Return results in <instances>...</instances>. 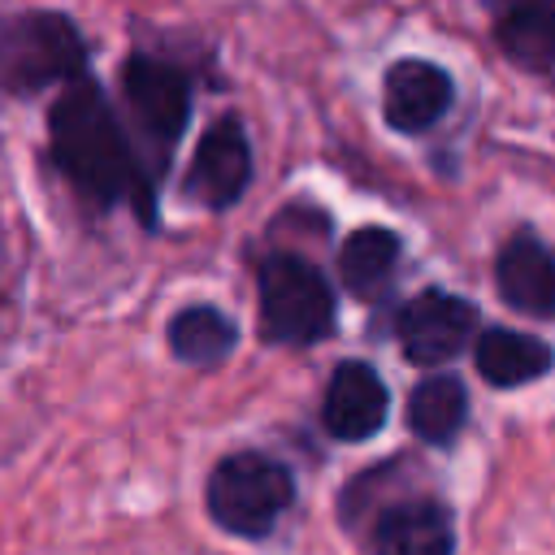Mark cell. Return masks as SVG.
I'll use <instances>...</instances> for the list:
<instances>
[{
	"label": "cell",
	"mask_w": 555,
	"mask_h": 555,
	"mask_svg": "<svg viewBox=\"0 0 555 555\" xmlns=\"http://www.w3.org/2000/svg\"><path fill=\"white\" fill-rule=\"evenodd\" d=\"M291 503H295V473L278 455L256 447L221 455L204 481V507L212 525L243 542L269 538L278 520L291 512Z\"/></svg>",
	"instance_id": "obj_4"
},
{
	"label": "cell",
	"mask_w": 555,
	"mask_h": 555,
	"mask_svg": "<svg viewBox=\"0 0 555 555\" xmlns=\"http://www.w3.org/2000/svg\"><path fill=\"white\" fill-rule=\"evenodd\" d=\"M490 35L499 56H507L516 69L555 82V0L494 9Z\"/></svg>",
	"instance_id": "obj_13"
},
{
	"label": "cell",
	"mask_w": 555,
	"mask_h": 555,
	"mask_svg": "<svg viewBox=\"0 0 555 555\" xmlns=\"http://www.w3.org/2000/svg\"><path fill=\"white\" fill-rule=\"evenodd\" d=\"M468 425V386L455 373H425L408 395V429L425 447H451Z\"/></svg>",
	"instance_id": "obj_16"
},
{
	"label": "cell",
	"mask_w": 555,
	"mask_h": 555,
	"mask_svg": "<svg viewBox=\"0 0 555 555\" xmlns=\"http://www.w3.org/2000/svg\"><path fill=\"white\" fill-rule=\"evenodd\" d=\"M317 416L334 442H369L390 421V390L373 364L343 360V364H334V373L321 390Z\"/></svg>",
	"instance_id": "obj_10"
},
{
	"label": "cell",
	"mask_w": 555,
	"mask_h": 555,
	"mask_svg": "<svg viewBox=\"0 0 555 555\" xmlns=\"http://www.w3.org/2000/svg\"><path fill=\"white\" fill-rule=\"evenodd\" d=\"M369 555H455V520L438 494H399L369 507Z\"/></svg>",
	"instance_id": "obj_8"
},
{
	"label": "cell",
	"mask_w": 555,
	"mask_h": 555,
	"mask_svg": "<svg viewBox=\"0 0 555 555\" xmlns=\"http://www.w3.org/2000/svg\"><path fill=\"white\" fill-rule=\"evenodd\" d=\"M473 364H477V377L494 390H520L538 377H546L555 369V347L538 334H525V330H503V325H490L477 334L473 343Z\"/></svg>",
	"instance_id": "obj_12"
},
{
	"label": "cell",
	"mask_w": 555,
	"mask_h": 555,
	"mask_svg": "<svg viewBox=\"0 0 555 555\" xmlns=\"http://www.w3.org/2000/svg\"><path fill=\"white\" fill-rule=\"evenodd\" d=\"M91 74V43L65 9L0 13V100L61 91Z\"/></svg>",
	"instance_id": "obj_2"
},
{
	"label": "cell",
	"mask_w": 555,
	"mask_h": 555,
	"mask_svg": "<svg viewBox=\"0 0 555 555\" xmlns=\"http://www.w3.org/2000/svg\"><path fill=\"white\" fill-rule=\"evenodd\" d=\"M260 338L273 347H317L338 325L330 278L299 251H269L256 264Z\"/></svg>",
	"instance_id": "obj_5"
},
{
	"label": "cell",
	"mask_w": 555,
	"mask_h": 555,
	"mask_svg": "<svg viewBox=\"0 0 555 555\" xmlns=\"http://www.w3.org/2000/svg\"><path fill=\"white\" fill-rule=\"evenodd\" d=\"M481 312L473 299L425 286L395 312V338L403 347V360L416 369H438L455 356H464L477 343Z\"/></svg>",
	"instance_id": "obj_6"
},
{
	"label": "cell",
	"mask_w": 555,
	"mask_h": 555,
	"mask_svg": "<svg viewBox=\"0 0 555 555\" xmlns=\"http://www.w3.org/2000/svg\"><path fill=\"white\" fill-rule=\"evenodd\" d=\"M121 87V108H126V130L143 156L147 178L160 186L173 147L182 143L195 108V78L186 65L156 56V52H130L117 69Z\"/></svg>",
	"instance_id": "obj_3"
},
{
	"label": "cell",
	"mask_w": 555,
	"mask_h": 555,
	"mask_svg": "<svg viewBox=\"0 0 555 555\" xmlns=\"http://www.w3.org/2000/svg\"><path fill=\"white\" fill-rule=\"evenodd\" d=\"M251 173H256V156H251L247 126L238 121V113H221L204 126V134L191 147L182 195L208 212H225L247 195Z\"/></svg>",
	"instance_id": "obj_7"
},
{
	"label": "cell",
	"mask_w": 555,
	"mask_h": 555,
	"mask_svg": "<svg viewBox=\"0 0 555 555\" xmlns=\"http://www.w3.org/2000/svg\"><path fill=\"white\" fill-rule=\"evenodd\" d=\"M507 4H538V0H494V9H507Z\"/></svg>",
	"instance_id": "obj_17"
},
{
	"label": "cell",
	"mask_w": 555,
	"mask_h": 555,
	"mask_svg": "<svg viewBox=\"0 0 555 555\" xmlns=\"http://www.w3.org/2000/svg\"><path fill=\"white\" fill-rule=\"evenodd\" d=\"M403 260V238L390 225H360L338 243V282L356 299H382Z\"/></svg>",
	"instance_id": "obj_14"
},
{
	"label": "cell",
	"mask_w": 555,
	"mask_h": 555,
	"mask_svg": "<svg viewBox=\"0 0 555 555\" xmlns=\"http://www.w3.org/2000/svg\"><path fill=\"white\" fill-rule=\"evenodd\" d=\"M455 104V78L429 56H399L382 69V117L395 134H429Z\"/></svg>",
	"instance_id": "obj_9"
},
{
	"label": "cell",
	"mask_w": 555,
	"mask_h": 555,
	"mask_svg": "<svg viewBox=\"0 0 555 555\" xmlns=\"http://www.w3.org/2000/svg\"><path fill=\"white\" fill-rule=\"evenodd\" d=\"M48 156H52V169L74 186V195L95 212L130 204L143 230L160 225V212H156L160 186L147 178L126 121L95 74H82L52 95Z\"/></svg>",
	"instance_id": "obj_1"
},
{
	"label": "cell",
	"mask_w": 555,
	"mask_h": 555,
	"mask_svg": "<svg viewBox=\"0 0 555 555\" xmlns=\"http://www.w3.org/2000/svg\"><path fill=\"white\" fill-rule=\"evenodd\" d=\"M165 343H169V356L178 364L212 369V364L230 360V351L238 347V325L217 304H186V308H178L169 317Z\"/></svg>",
	"instance_id": "obj_15"
},
{
	"label": "cell",
	"mask_w": 555,
	"mask_h": 555,
	"mask_svg": "<svg viewBox=\"0 0 555 555\" xmlns=\"http://www.w3.org/2000/svg\"><path fill=\"white\" fill-rule=\"evenodd\" d=\"M494 291L512 312L555 317V251L533 230L507 234L494 251Z\"/></svg>",
	"instance_id": "obj_11"
}]
</instances>
